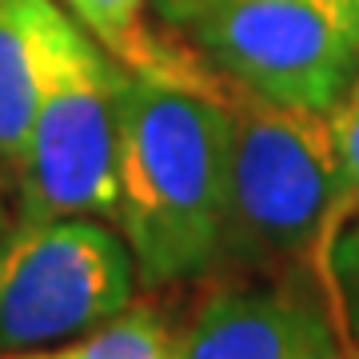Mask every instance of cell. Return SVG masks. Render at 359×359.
Wrapping results in <instances>:
<instances>
[{"mask_svg": "<svg viewBox=\"0 0 359 359\" xmlns=\"http://www.w3.org/2000/svg\"><path fill=\"white\" fill-rule=\"evenodd\" d=\"M8 180H13V172L0 164V240L8 236V231L16 228V216H13V200H8Z\"/></svg>", "mask_w": 359, "mask_h": 359, "instance_id": "7c38bea8", "label": "cell"}, {"mask_svg": "<svg viewBox=\"0 0 359 359\" xmlns=\"http://www.w3.org/2000/svg\"><path fill=\"white\" fill-rule=\"evenodd\" d=\"M323 295H327V308H332L344 339L359 347V212H351L344 228L335 231L332 252H327Z\"/></svg>", "mask_w": 359, "mask_h": 359, "instance_id": "30bf717a", "label": "cell"}, {"mask_svg": "<svg viewBox=\"0 0 359 359\" xmlns=\"http://www.w3.org/2000/svg\"><path fill=\"white\" fill-rule=\"evenodd\" d=\"M68 8L60 0H0V164L25 168L40 88Z\"/></svg>", "mask_w": 359, "mask_h": 359, "instance_id": "52a82bcc", "label": "cell"}, {"mask_svg": "<svg viewBox=\"0 0 359 359\" xmlns=\"http://www.w3.org/2000/svg\"><path fill=\"white\" fill-rule=\"evenodd\" d=\"M164 20L256 100L332 112L359 84V0H180Z\"/></svg>", "mask_w": 359, "mask_h": 359, "instance_id": "3957f363", "label": "cell"}, {"mask_svg": "<svg viewBox=\"0 0 359 359\" xmlns=\"http://www.w3.org/2000/svg\"><path fill=\"white\" fill-rule=\"evenodd\" d=\"M16 359H60V355H16Z\"/></svg>", "mask_w": 359, "mask_h": 359, "instance_id": "5bb4252c", "label": "cell"}, {"mask_svg": "<svg viewBox=\"0 0 359 359\" xmlns=\"http://www.w3.org/2000/svg\"><path fill=\"white\" fill-rule=\"evenodd\" d=\"M231 120L228 219L216 271L308 280L323 292L332 240L355 212L332 116L231 88Z\"/></svg>", "mask_w": 359, "mask_h": 359, "instance_id": "7a4b0ae2", "label": "cell"}, {"mask_svg": "<svg viewBox=\"0 0 359 359\" xmlns=\"http://www.w3.org/2000/svg\"><path fill=\"white\" fill-rule=\"evenodd\" d=\"M152 4H156V13H160V16H164V13H168V8H176V4H180V0H152Z\"/></svg>", "mask_w": 359, "mask_h": 359, "instance_id": "4fadbf2b", "label": "cell"}, {"mask_svg": "<svg viewBox=\"0 0 359 359\" xmlns=\"http://www.w3.org/2000/svg\"><path fill=\"white\" fill-rule=\"evenodd\" d=\"M184 359H351L320 287L216 283L184 327Z\"/></svg>", "mask_w": 359, "mask_h": 359, "instance_id": "8992f818", "label": "cell"}, {"mask_svg": "<svg viewBox=\"0 0 359 359\" xmlns=\"http://www.w3.org/2000/svg\"><path fill=\"white\" fill-rule=\"evenodd\" d=\"M351 359H359V347H351Z\"/></svg>", "mask_w": 359, "mask_h": 359, "instance_id": "9a60e30c", "label": "cell"}, {"mask_svg": "<svg viewBox=\"0 0 359 359\" xmlns=\"http://www.w3.org/2000/svg\"><path fill=\"white\" fill-rule=\"evenodd\" d=\"M231 144V84L192 88L140 72L124 76L112 219L144 287H176L216 271Z\"/></svg>", "mask_w": 359, "mask_h": 359, "instance_id": "6da1fadb", "label": "cell"}, {"mask_svg": "<svg viewBox=\"0 0 359 359\" xmlns=\"http://www.w3.org/2000/svg\"><path fill=\"white\" fill-rule=\"evenodd\" d=\"M104 48L112 52L128 72L172 84H192V88H224V80L196 56L188 44L172 48L164 36H156L144 13L152 0H60Z\"/></svg>", "mask_w": 359, "mask_h": 359, "instance_id": "ba28073f", "label": "cell"}, {"mask_svg": "<svg viewBox=\"0 0 359 359\" xmlns=\"http://www.w3.org/2000/svg\"><path fill=\"white\" fill-rule=\"evenodd\" d=\"M140 271L124 236L96 216L16 224L0 240V347L28 351L112 320Z\"/></svg>", "mask_w": 359, "mask_h": 359, "instance_id": "5b68a950", "label": "cell"}, {"mask_svg": "<svg viewBox=\"0 0 359 359\" xmlns=\"http://www.w3.org/2000/svg\"><path fill=\"white\" fill-rule=\"evenodd\" d=\"M60 359H184V332L156 304H128L96 323L84 339L56 351Z\"/></svg>", "mask_w": 359, "mask_h": 359, "instance_id": "9c48e42d", "label": "cell"}, {"mask_svg": "<svg viewBox=\"0 0 359 359\" xmlns=\"http://www.w3.org/2000/svg\"><path fill=\"white\" fill-rule=\"evenodd\" d=\"M327 116H332V132H335V144H339V156H344L351 200H355V212H359V84Z\"/></svg>", "mask_w": 359, "mask_h": 359, "instance_id": "8fae6325", "label": "cell"}, {"mask_svg": "<svg viewBox=\"0 0 359 359\" xmlns=\"http://www.w3.org/2000/svg\"><path fill=\"white\" fill-rule=\"evenodd\" d=\"M124 76L128 68L68 13L40 88L25 168L16 172V224L116 216Z\"/></svg>", "mask_w": 359, "mask_h": 359, "instance_id": "277c9868", "label": "cell"}]
</instances>
